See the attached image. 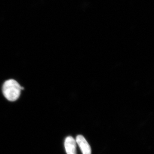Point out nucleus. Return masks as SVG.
<instances>
[{
	"instance_id": "f257e3e1",
	"label": "nucleus",
	"mask_w": 154,
	"mask_h": 154,
	"mask_svg": "<svg viewBox=\"0 0 154 154\" xmlns=\"http://www.w3.org/2000/svg\"><path fill=\"white\" fill-rule=\"evenodd\" d=\"M24 88L21 87L18 82L14 79L6 81L2 87V92L6 99L11 102H14L19 99L21 90Z\"/></svg>"
},
{
	"instance_id": "f03ea898",
	"label": "nucleus",
	"mask_w": 154,
	"mask_h": 154,
	"mask_svg": "<svg viewBox=\"0 0 154 154\" xmlns=\"http://www.w3.org/2000/svg\"><path fill=\"white\" fill-rule=\"evenodd\" d=\"M75 141L80 147L83 154H91V146L84 136L81 135L77 136Z\"/></svg>"
},
{
	"instance_id": "7ed1b4c3",
	"label": "nucleus",
	"mask_w": 154,
	"mask_h": 154,
	"mask_svg": "<svg viewBox=\"0 0 154 154\" xmlns=\"http://www.w3.org/2000/svg\"><path fill=\"white\" fill-rule=\"evenodd\" d=\"M64 146L67 154H77L76 142L72 137L66 138Z\"/></svg>"
}]
</instances>
